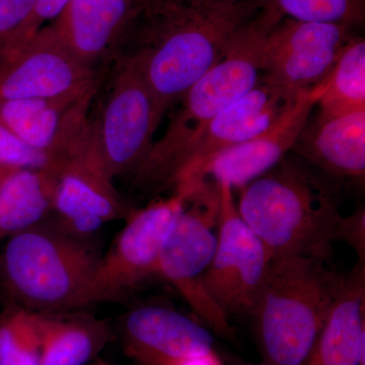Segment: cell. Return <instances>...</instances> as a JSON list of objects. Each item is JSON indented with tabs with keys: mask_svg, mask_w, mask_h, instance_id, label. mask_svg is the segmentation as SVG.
<instances>
[{
	"mask_svg": "<svg viewBox=\"0 0 365 365\" xmlns=\"http://www.w3.org/2000/svg\"><path fill=\"white\" fill-rule=\"evenodd\" d=\"M115 67L102 102L88 116L85 148L88 157L111 180L133 173L153 144L165 112L143 79L127 62Z\"/></svg>",
	"mask_w": 365,
	"mask_h": 365,
	"instance_id": "obj_7",
	"label": "cell"
},
{
	"mask_svg": "<svg viewBox=\"0 0 365 365\" xmlns=\"http://www.w3.org/2000/svg\"><path fill=\"white\" fill-rule=\"evenodd\" d=\"M193 4L213 7H230L247 1V0H187Z\"/></svg>",
	"mask_w": 365,
	"mask_h": 365,
	"instance_id": "obj_30",
	"label": "cell"
},
{
	"mask_svg": "<svg viewBox=\"0 0 365 365\" xmlns=\"http://www.w3.org/2000/svg\"><path fill=\"white\" fill-rule=\"evenodd\" d=\"M302 91L269 85L260 79L253 90L216 115L204 129L190 151L176 190L197 181L216 155L267 130L294 107Z\"/></svg>",
	"mask_w": 365,
	"mask_h": 365,
	"instance_id": "obj_13",
	"label": "cell"
},
{
	"mask_svg": "<svg viewBox=\"0 0 365 365\" xmlns=\"http://www.w3.org/2000/svg\"><path fill=\"white\" fill-rule=\"evenodd\" d=\"M100 258L88 241L44 222L9 237L0 271L11 304L36 313L76 311L90 306Z\"/></svg>",
	"mask_w": 365,
	"mask_h": 365,
	"instance_id": "obj_5",
	"label": "cell"
},
{
	"mask_svg": "<svg viewBox=\"0 0 365 365\" xmlns=\"http://www.w3.org/2000/svg\"><path fill=\"white\" fill-rule=\"evenodd\" d=\"M354 29L284 18L271 29L261 50V79L269 85L304 90L323 83Z\"/></svg>",
	"mask_w": 365,
	"mask_h": 365,
	"instance_id": "obj_11",
	"label": "cell"
},
{
	"mask_svg": "<svg viewBox=\"0 0 365 365\" xmlns=\"http://www.w3.org/2000/svg\"><path fill=\"white\" fill-rule=\"evenodd\" d=\"M344 187L297 155H287L241 188L237 211L275 259L329 262L343 215Z\"/></svg>",
	"mask_w": 365,
	"mask_h": 365,
	"instance_id": "obj_2",
	"label": "cell"
},
{
	"mask_svg": "<svg viewBox=\"0 0 365 365\" xmlns=\"http://www.w3.org/2000/svg\"><path fill=\"white\" fill-rule=\"evenodd\" d=\"M56 165L49 169H11L2 175L0 240L36 227L52 215Z\"/></svg>",
	"mask_w": 365,
	"mask_h": 365,
	"instance_id": "obj_21",
	"label": "cell"
},
{
	"mask_svg": "<svg viewBox=\"0 0 365 365\" xmlns=\"http://www.w3.org/2000/svg\"><path fill=\"white\" fill-rule=\"evenodd\" d=\"M317 258L275 259L252 309L265 362L302 365L330 316L345 275Z\"/></svg>",
	"mask_w": 365,
	"mask_h": 365,
	"instance_id": "obj_4",
	"label": "cell"
},
{
	"mask_svg": "<svg viewBox=\"0 0 365 365\" xmlns=\"http://www.w3.org/2000/svg\"><path fill=\"white\" fill-rule=\"evenodd\" d=\"M165 365H223V362L215 350H212L206 354L176 360Z\"/></svg>",
	"mask_w": 365,
	"mask_h": 365,
	"instance_id": "obj_29",
	"label": "cell"
},
{
	"mask_svg": "<svg viewBox=\"0 0 365 365\" xmlns=\"http://www.w3.org/2000/svg\"><path fill=\"white\" fill-rule=\"evenodd\" d=\"M278 21L259 9L228 40L217 61L182 96L162 138L134 170L148 191L174 192L194 144L211 120L258 85L266 36Z\"/></svg>",
	"mask_w": 365,
	"mask_h": 365,
	"instance_id": "obj_3",
	"label": "cell"
},
{
	"mask_svg": "<svg viewBox=\"0 0 365 365\" xmlns=\"http://www.w3.org/2000/svg\"><path fill=\"white\" fill-rule=\"evenodd\" d=\"M186 200L163 240L157 275L167 280L194 313L222 337L232 339L228 316L211 299L203 287L216 248L220 192L210 179L190 182Z\"/></svg>",
	"mask_w": 365,
	"mask_h": 365,
	"instance_id": "obj_6",
	"label": "cell"
},
{
	"mask_svg": "<svg viewBox=\"0 0 365 365\" xmlns=\"http://www.w3.org/2000/svg\"><path fill=\"white\" fill-rule=\"evenodd\" d=\"M216 184L220 192L217 241L204 273L203 287L228 317L251 314L272 260L265 245L240 215L232 186L225 182Z\"/></svg>",
	"mask_w": 365,
	"mask_h": 365,
	"instance_id": "obj_8",
	"label": "cell"
},
{
	"mask_svg": "<svg viewBox=\"0 0 365 365\" xmlns=\"http://www.w3.org/2000/svg\"><path fill=\"white\" fill-rule=\"evenodd\" d=\"M188 189L134 209L105 256L101 257L91 281L88 304L124 297L144 280L157 275L163 240L181 211Z\"/></svg>",
	"mask_w": 365,
	"mask_h": 365,
	"instance_id": "obj_9",
	"label": "cell"
},
{
	"mask_svg": "<svg viewBox=\"0 0 365 365\" xmlns=\"http://www.w3.org/2000/svg\"><path fill=\"white\" fill-rule=\"evenodd\" d=\"M324 91L325 81L304 88L284 116L259 135L216 155L204 168L198 180L212 179L215 182H227L232 189H241L267 173L294 150Z\"/></svg>",
	"mask_w": 365,
	"mask_h": 365,
	"instance_id": "obj_14",
	"label": "cell"
},
{
	"mask_svg": "<svg viewBox=\"0 0 365 365\" xmlns=\"http://www.w3.org/2000/svg\"><path fill=\"white\" fill-rule=\"evenodd\" d=\"M41 365H86L111 340L109 326L81 309L36 313Z\"/></svg>",
	"mask_w": 365,
	"mask_h": 365,
	"instance_id": "obj_20",
	"label": "cell"
},
{
	"mask_svg": "<svg viewBox=\"0 0 365 365\" xmlns=\"http://www.w3.org/2000/svg\"><path fill=\"white\" fill-rule=\"evenodd\" d=\"M319 98V112L328 116L365 110V41L353 36L341 51Z\"/></svg>",
	"mask_w": 365,
	"mask_h": 365,
	"instance_id": "obj_22",
	"label": "cell"
},
{
	"mask_svg": "<svg viewBox=\"0 0 365 365\" xmlns=\"http://www.w3.org/2000/svg\"><path fill=\"white\" fill-rule=\"evenodd\" d=\"M71 1V0H33L32 13L21 29L14 48L38 32L47 21L56 20Z\"/></svg>",
	"mask_w": 365,
	"mask_h": 365,
	"instance_id": "obj_28",
	"label": "cell"
},
{
	"mask_svg": "<svg viewBox=\"0 0 365 365\" xmlns=\"http://www.w3.org/2000/svg\"><path fill=\"white\" fill-rule=\"evenodd\" d=\"M120 331L125 353L138 365H165L215 350L210 331L168 307L131 309Z\"/></svg>",
	"mask_w": 365,
	"mask_h": 365,
	"instance_id": "obj_16",
	"label": "cell"
},
{
	"mask_svg": "<svg viewBox=\"0 0 365 365\" xmlns=\"http://www.w3.org/2000/svg\"><path fill=\"white\" fill-rule=\"evenodd\" d=\"M230 365H254V364H242V362L237 361V360H235V361H234V360H232H232L230 359ZM256 365H274V364H268V362H265V364H256Z\"/></svg>",
	"mask_w": 365,
	"mask_h": 365,
	"instance_id": "obj_32",
	"label": "cell"
},
{
	"mask_svg": "<svg viewBox=\"0 0 365 365\" xmlns=\"http://www.w3.org/2000/svg\"><path fill=\"white\" fill-rule=\"evenodd\" d=\"M292 153L343 187H364L365 110L309 117Z\"/></svg>",
	"mask_w": 365,
	"mask_h": 365,
	"instance_id": "obj_17",
	"label": "cell"
},
{
	"mask_svg": "<svg viewBox=\"0 0 365 365\" xmlns=\"http://www.w3.org/2000/svg\"><path fill=\"white\" fill-rule=\"evenodd\" d=\"M141 6H148V4H153V2L158 1V0H137Z\"/></svg>",
	"mask_w": 365,
	"mask_h": 365,
	"instance_id": "obj_33",
	"label": "cell"
},
{
	"mask_svg": "<svg viewBox=\"0 0 365 365\" xmlns=\"http://www.w3.org/2000/svg\"><path fill=\"white\" fill-rule=\"evenodd\" d=\"M32 9L33 0H0V60L16 45Z\"/></svg>",
	"mask_w": 365,
	"mask_h": 365,
	"instance_id": "obj_26",
	"label": "cell"
},
{
	"mask_svg": "<svg viewBox=\"0 0 365 365\" xmlns=\"http://www.w3.org/2000/svg\"><path fill=\"white\" fill-rule=\"evenodd\" d=\"M260 9L281 21L284 18L335 24L355 29L364 24L365 0H259Z\"/></svg>",
	"mask_w": 365,
	"mask_h": 365,
	"instance_id": "obj_23",
	"label": "cell"
},
{
	"mask_svg": "<svg viewBox=\"0 0 365 365\" xmlns=\"http://www.w3.org/2000/svg\"><path fill=\"white\" fill-rule=\"evenodd\" d=\"M58 162L21 140L0 121V168L4 169H49Z\"/></svg>",
	"mask_w": 365,
	"mask_h": 365,
	"instance_id": "obj_25",
	"label": "cell"
},
{
	"mask_svg": "<svg viewBox=\"0 0 365 365\" xmlns=\"http://www.w3.org/2000/svg\"><path fill=\"white\" fill-rule=\"evenodd\" d=\"M83 135L76 148L56 165L52 215L53 225L88 241L107 223L126 220L134 208L125 202L113 180L88 157Z\"/></svg>",
	"mask_w": 365,
	"mask_h": 365,
	"instance_id": "obj_12",
	"label": "cell"
},
{
	"mask_svg": "<svg viewBox=\"0 0 365 365\" xmlns=\"http://www.w3.org/2000/svg\"><path fill=\"white\" fill-rule=\"evenodd\" d=\"M98 91L64 98L0 100V121L26 144L60 163L83 137Z\"/></svg>",
	"mask_w": 365,
	"mask_h": 365,
	"instance_id": "obj_15",
	"label": "cell"
},
{
	"mask_svg": "<svg viewBox=\"0 0 365 365\" xmlns=\"http://www.w3.org/2000/svg\"><path fill=\"white\" fill-rule=\"evenodd\" d=\"M11 170V169H4V168H0V178H1L2 175L4 174V173L6 172V170Z\"/></svg>",
	"mask_w": 365,
	"mask_h": 365,
	"instance_id": "obj_34",
	"label": "cell"
},
{
	"mask_svg": "<svg viewBox=\"0 0 365 365\" xmlns=\"http://www.w3.org/2000/svg\"><path fill=\"white\" fill-rule=\"evenodd\" d=\"M0 365H41L34 312L11 304L0 314Z\"/></svg>",
	"mask_w": 365,
	"mask_h": 365,
	"instance_id": "obj_24",
	"label": "cell"
},
{
	"mask_svg": "<svg viewBox=\"0 0 365 365\" xmlns=\"http://www.w3.org/2000/svg\"><path fill=\"white\" fill-rule=\"evenodd\" d=\"M86 365H113L110 364V362L106 361V360L96 359L93 360V361L88 362V364Z\"/></svg>",
	"mask_w": 365,
	"mask_h": 365,
	"instance_id": "obj_31",
	"label": "cell"
},
{
	"mask_svg": "<svg viewBox=\"0 0 365 365\" xmlns=\"http://www.w3.org/2000/svg\"><path fill=\"white\" fill-rule=\"evenodd\" d=\"M364 304L365 266L357 263L302 365H364Z\"/></svg>",
	"mask_w": 365,
	"mask_h": 365,
	"instance_id": "obj_19",
	"label": "cell"
},
{
	"mask_svg": "<svg viewBox=\"0 0 365 365\" xmlns=\"http://www.w3.org/2000/svg\"><path fill=\"white\" fill-rule=\"evenodd\" d=\"M100 69L79 59L46 26L0 60V100L64 98L100 88Z\"/></svg>",
	"mask_w": 365,
	"mask_h": 365,
	"instance_id": "obj_10",
	"label": "cell"
},
{
	"mask_svg": "<svg viewBox=\"0 0 365 365\" xmlns=\"http://www.w3.org/2000/svg\"><path fill=\"white\" fill-rule=\"evenodd\" d=\"M141 9L137 0H71L53 26L79 59L98 69L115 59Z\"/></svg>",
	"mask_w": 365,
	"mask_h": 365,
	"instance_id": "obj_18",
	"label": "cell"
},
{
	"mask_svg": "<svg viewBox=\"0 0 365 365\" xmlns=\"http://www.w3.org/2000/svg\"><path fill=\"white\" fill-rule=\"evenodd\" d=\"M259 9V0L230 7L158 0L140 9L114 60H123L138 72L165 114Z\"/></svg>",
	"mask_w": 365,
	"mask_h": 365,
	"instance_id": "obj_1",
	"label": "cell"
},
{
	"mask_svg": "<svg viewBox=\"0 0 365 365\" xmlns=\"http://www.w3.org/2000/svg\"><path fill=\"white\" fill-rule=\"evenodd\" d=\"M343 242L356 252L359 263L365 260V210L357 208L352 215L343 216L336 232V242Z\"/></svg>",
	"mask_w": 365,
	"mask_h": 365,
	"instance_id": "obj_27",
	"label": "cell"
}]
</instances>
